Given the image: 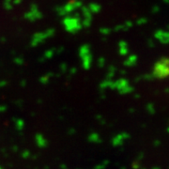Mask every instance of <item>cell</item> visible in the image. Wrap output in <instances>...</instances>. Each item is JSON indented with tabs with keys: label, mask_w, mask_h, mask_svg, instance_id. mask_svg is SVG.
I'll use <instances>...</instances> for the list:
<instances>
[{
	"label": "cell",
	"mask_w": 169,
	"mask_h": 169,
	"mask_svg": "<svg viewBox=\"0 0 169 169\" xmlns=\"http://www.w3.org/2000/svg\"><path fill=\"white\" fill-rule=\"evenodd\" d=\"M23 17H25V19L28 20V21L34 22V21H37V20L42 19V13L40 11L38 6H37L36 4H32L31 7H30L29 11L23 14Z\"/></svg>",
	"instance_id": "obj_6"
},
{
	"label": "cell",
	"mask_w": 169,
	"mask_h": 169,
	"mask_svg": "<svg viewBox=\"0 0 169 169\" xmlns=\"http://www.w3.org/2000/svg\"><path fill=\"white\" fill-rule=\"evenodd\" d=\"M3 8H4L6 11H11L13 8V3L12 0H4L3 1Z\"/></svg>",
	"instance_id": "obj_14"
},
{
	"label": "cell",
	"mask_w": 169,
	"mask_h": 169,
	"mask_svg": "<svg viewBox=\"0 0 169 169\" xmlns=\"http://www.w3.org/2000/svg\"><path fill=\"white\" fill-rule=\"evenodd\" d=\"M60 70H61L62 72H65L67 70V64L66 63H62L61 65H60Z\"/></svg>",
	"instance_id": "obj_17"
},
{
	"label": "cell",
	"mask_w": 169,
	"mask_h": 169,
	"mask_svg": "<svg viewBox=\"0 0 169 169\" xmlns=\"http://www.w3.org/2000/svg\"><path fill=\"white\" fill-rule=\"evenodd\" d=\"M89 142H93V143H97V142L101 141V138L99 136V134L96 133H92L89 135Z\"/></svg>",
	"instance_id": "obj_13"
},
{
	"label": "cell",
	"mask_w": 169,
	"mask_h": 169,
	"mask_svg": "<svg viewBox=\"0 0 169 169\" xmlns=\"http://www.w3.org/2000/svg\"><path fill=\"white\" fill-rule=\"evenodd\" d=\"M23 62H25V59L23 56H17L14 58V63L16 65H23Z\"/></svg>",
	"instance_id": "obj_15"
},
{
	"label": "cell",
	"mask_w": 169,
	"mask_h": 169,
	"mask_svg": "<svg viewBox=\"0 0 169 169\" xmlns=\"http://www.w3.org/2000/svg\"><path fill=\"white\" fill-rule=\"evenodd\" d=\"M82 8V13L84 16V20H83V26L84 27H89L92 21V12L89 11V7H81Z\"/></svg>",
	"instance_id": "obj_7"
},
{
	"label": "cell",
	"mask_w": 169,
	"mask_h": 169,
	"mask_svg": "<svg viewBox=\"0 0 169 169\" xmlns=\"http://www.w3.org/2000/svg\"><path fill=\"white\" fill-rule=\"evenodd\" d=\"M2 168V166H1V165H0V169H1Z\"/></svg>",
	"instance_id": "obj_23"
},
{
	"label": "cell",
	"mask_w": 169,
	"mask_h": 169,
	"mask_svg": "<svg viewBox=\"0 0 169 169\" xmlns=\"http://www.w3.org/2000/svg\"><path fill=\"white\" fill-rule=\"evenodd\" d=\"M6 110H7V106H5V105H1V104H0V113L5 112Z\"/></svg>",
	"instance_id": "obj_19"
},
{
	"label": "cell",
	"mask_w": 169,
	"mask_h": 169,
	"mask_svg": "<svg viewBox=\"0 0 169 169\" xmlns=\"http://www.w3.org/2000/svg\"><path fill=\"white\" fill-rule=\"evenodd\" d=\"M30 156V152L28 150H25V151H23L22 152V157L23 159H26V158H29Z\"/></svg>",
	"instance_id": "obj_16"
},
{
	"label": "cell",
	"mask_w": 169,
	"mask_h": 169,
	"mask_svg": "<svg viewBox=\"0 0 169 169\" xmlns=\"http://www.w3.org/2000/svg\"><path fill=\"white\" fill-rule=\"evenodd\" d=\"M53 75H54L53 72H48V73H46V74H44L43 76L40 77V82L42 83V84H48L49 81H50V79L52 78Z\"/></svg>",
	"instance_id": "obj_11"
},
{
	"label": "cell",
	"mask_w": 169,
	"mask_h": 169,
	"mask_svg": "<svg viewBox=\"0 0 169 169\" xmlns=\"http://www.w3.org/2000/svg\"><path fill=\"white\" fill-rule=\"evenodd\" d=\"M7 81H0V87H5L7 86Z\"/></svg>",
	"instance_id": "obj_20"
},
{
	"label": "cell",
	"mask_w": 169,
	"mask_h": 169,
	"mask_svg": "<svg viewBox=\"0 0 169 169\" xmlns=\"http://www.w3.org/2000/svg\"><path fill=\"white\" fill-rule=\"evenodd\" d=\"M62 23H63L65 30L67 32H69L70 34H76L83 27L82 21H81L78 14L72 15V16H69V15L64 16Z\"/></svg>",
	"instance_id": "obj_2"
},
{
	"label": "cell",
	"mask_w": 169,
	"mask_h": 169,
	"mask_svg": "<svg viewBox=\"0 0 169 169\" xmlns=\"http://www.w3.org/2000/svg\"><path fill=\"white\" fill-rule=\"evenodd\" d=\"M79 56L82 60V66L84 70H89L92 64V55L90 53V47L84 44L79 48Z\"/></svg>",
	"instance_id": "obj_5"
},
{
	"label": "cell",
	"mask_w": 169,
	"mask_h": 169,
	"mask_svg": "<svg viewBox=\"0 0 169 169\" xmlns=\"http://www.w3.org/2000/svg\"><path fill=\"white\" fill-rule=\"evenodd\" d=\"M35 143L40 148H44L48 146V140L42 133H37L35 135Z\"/></svg>",
	"instance_id": "obj_8"
},
{
	"label": "cell",
	"mask_w": 169,
	"mask_h": 169,
	"mask_svg": "<svg viewBox=\"0 0 169 169\" xmlns=\"http://www.w3.org/2000/svg\"><path fill=\"white\" fill-rule=\"evenodd\" d=\"M25 126V121H23V119H22V118H17V119H15V127L17 131H23Z\"/></svg>",
	"instance_id": "obj_10"
},
{
	"label": "cell",
	"mask_w": 169,
	"mask_h": 169,
	"mask_svg": "<svg viewBox=\"0 0 169 169\" xmlns=\"http://www.w3.org/2000/svg\"><path fill=\"white\" fill-rule=\"evenodd\" d=\"M152 74L156 79H165L169 77V58L162 57L154 64Z\"/></svg>",
	"instance_id": "obj_1"
},
{
	"label": "cell",
	"mask_w": 169,
	"mask_h": 169,
	"mask_svg": "<svg viewBox=\"0 0 169 169\" xmlns=\"http://www.w3.org/2000/svg\"><path fill=\"white\" fill-rule=\"evenodd\" d=\"M76 72H77L76 68H72V69H70V75H72V74L76 73Z\"/></svg>",
	"instance_id": "obj_21"
},
{
	"label": "cell",
	"mask_w": 169,
	"mask_h": 169,
	"mask_svg": "<svg viewBox=\"0 0 169 169\" xmlns=\"http://www.w3.org/2000/svg\"><path fill=\"white\" fill-rule=\"evenodd\" d=\"M89 9L92 13H97L100 11L101 6L99 4H96V3H91V4L89 6Z\"/></svg>",
	"instance_id": "obj_12"
},
{
	"label": "cell",
	"mask_w": 169,
	"mask_h": 169,
	"mask_svg": "<svg viewBox=\"0 0 169 169\" xmlns=\"http://www.w3.org/2000/svg\"><path fill=\"white\" fill-rule=\"evenodd\" d=\"M81 7H82V2L79 1V0H70V1L67 2L66 4L58 6L56 9V11L59 16H66L69 13L75 11L76 9H78Z\"/></svg>",
	"instance_id": "obj_3"
},
{
	"label": "cell",
	"mask_w": 169,
	"mask_h": 169,
	"mask_svg": "<svg viewBox=\"0 0 169 169\" xmlns=\"http://www.w3.org/2000/svg\"><path fill=\"white\" fill-rule=\"evenodd\" d=\"M25 84H26V81H25V80H23L22 82H21V84H22V87H25Z\"/></svg>",
	"instance_id": "obj_22"
},
{
	"label": "cell",
	"mask_w": 169,
	"mask_h": 169,
	"mask_svg": "<svg viewBox=\"0 0 169 169\" xmlns=\"http://www.w3.org/2000/svg\"><path fill=\"white\" fill-rule=\"evenodd\" d=\"M22 2H23V0H12V3H13V5H20V4H22Z\"/></svg>",
	"instance_id": "obj_18"
},
{
	"label": "cell",
	"mask_w": 169,
	"mask_h": 169,
	"mask_svg": "<svg viewBox=\"0 0 169 169\" xmlns=\"http://www.w3.org/2000/svg\"><path fill=\"white\" fill-rule=\"evenodd\" d=\"M56 53V50L55 48H53V49H49V50H46L44 54H43V56H42V58L40 59L42 61H43V60H45V59H50V58H52V57L55 56V54Z\"/></svg>",
	"instance_id": "obj_9"
},
{
	"label": "cell",
	"mask_w": 169,
	"mask_h": 169,
	"mask_svg": "<svg viewBox=\"0 0 169 169\" xmlns=\"http://www.w3.org/2000/svg\"><path fill=\"white\" fill-rule=\"evenodd\" d=\"M55 34H56L55 28H49V29H46L45 31L35 33L32 36L31 42H30V45H31L32 47L39 46L40 44H42V42H44L47 39L52 38Z\"/></svg>",
	"instance_id": "obj_4"
}]
</instances>
